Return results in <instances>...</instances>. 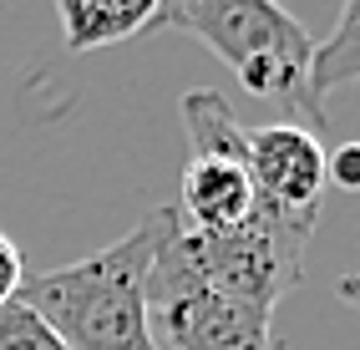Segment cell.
Wrapping results in <instances>:
<instances>
[{
  "label": "cell",
  "mask_w": 360,
  "mask_h": 350,
  "mask_svg": "<svg viewBox=\"0 0 360 350\" xmlns=\"http://www.w3.org/2000/svg\"><path fill=\"white\" fill-rule=\"evenodd\" d=\"M335 294H340L350 310H360V274H345L340 285H335Z\"/></svg>",
  "instance_id": "obj_11"
},
{
  "label": "cell",
  "mask_w": 360,
  "mask_h": 350,
  "mask_svg": "<svg viewBox=\"0 0 360 350\" xmlns=\"http://www.w3.org/2000/svg\"><path fill=\"white\" fill-rule=\"evenodd\" d=\"M244 162L264 208L309 228L320 223V198L330 188V153L320 143V132H309L300 122L254 127L244 132Z\"/></svg>",
  "instance_id": "obj_5"
},
{
  "label": "cell",
  "mask_w": 360,
  "mask_h": 350,
  "mask_svg": "<svg viewBox=\"0 0 360 350\" xmlns=\"http://www.w3.org/2000/svg\"><path fill=\"white\" fill-rule=\"evenodd\" d=\"M20 285H26L20 249H15V239H6V233H0V305H11V299L20 294Z\"/></svg>",
  "instance_id": "obj_9"
},
{
  "label": "cell",
  "mask_w": 360,
  "mask_h": 350,
  "mask_svg": "<svg viewBox=\"0 0 360 350\" xmlns=\"http://www.w3.org/2000/svg\"><path fill=\"white\" fill-rule=\"evenodd\" d=\"M153 26L198 36L213 56L238 77V86L259 102L300 117V127H325V102L309 86L315 41L300 20L274 0H178L158 6Z\"/></svg>",
  "instance_id": "obj_2"
},
{
  "label": "cell",
  "mask_w": 360,
  "mask_h": 350,
  "mask_svg": "<svg viewBox=\"0 0 360 350\" xmlns=\"http://www.w3.org/2000/svg\"><path fill=\"white\" fill-rule=\"evenodd\" d=\"M309 223H295L274 214V208H254V219L224 233H193L188 228V249L193 264L213 290H224L233 299H244L254 310H279V299L304 279V244Z\"/></svg>",
  "instance_id": "obj_4"
},
{
  "label": "cell",
  "mask_w": 360,
  "mask_h": 350,
  "mask_svg": "<svg viewBox=\"0 0 360 350\" xmlns=\"http://www.w3.org/2000/svg\"><path fill=\"white\" fill-rule=\"evenodd\" d=\"M61 36L66 51H102V46H117L137 31H148L158 20V0H61Z\"/></svg>",
  "instance_id": "obj_6"
},
{
  "label": "cell",
  "mask_w": 360,
  "mask_h": 350,
  "mask_svg": "<svg viewBox=\"0 0 360 350\" xmlns=\"http://www.w3.org/2000/svg\"><path fill=\"white\" fill-rule=\"evenodd\" d=\"M330 183L345 193H360V143H340L330 153Z\"/></svg>",
  "instance_id": "obj_10"
},
{
  "label": "cell",
  "mask_w": 360,
  "mask_h": 350,
  "mask_svg": "<svg viewBox=\"0 0 360 350\" xmlns=\"http://www.w3.org/2000/svg\"><path fill=\"white\" fill-rule=\"evenodd\" d=\"M0 350H66V345L51 335V325L41 315L11 299V305H0Z\"/></svg>",
  "instance_id": "obj_8"
},
{
  "label": "cell",
  "mask_w": 360,
  "mask_h": 350,
  "mask_svg": "<svg viewBox=\"0 0 360 350\" xmlns=\"http://www.w3.org/2000/svg\"><path fill=\"white\" fill-rule=\"evenodd\" d=\"M148 330L162 350H274V315L213 290L198 274L173 203L148 269Z\"/></svg>",
  "instance_id": "obj_3"
},
{
  "label": "cell",
  "mask_w": 360,
  "mask_h": 350,
  "mask_svg": "<svg viewBox=\"0 0 360 350\" xmlns=\"http://www.w3.org/2000/svg\"><path fill=\"white\" fill-rule=\"evenodd\" d=\"M350 82H360V0H350L340 11L330 41H320L315 61H309V86H315L320 102H325V91L350 86Z\"/></svg>",
  "instance_id": "obj_7"
},
{
  "label": "cell",
  "mask_w": 360,
  "mask_h": 350,
  "mask_svg": "<svg viewBox=\"0 0 360 350\" xmlns=\"http://www.w3.org/2000/svg\"><path fill=\"white\" fill-rule=\"evenodd\" d=\"M167 208L148 214L117 244L20 285V305L51 325L66 350H162L148 330V269Z\"/></svg>",
  "instance_id": "obj_1"
}]
</instances>
